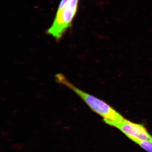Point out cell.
<instances>
[{"mask_svg": "<svg viewBox=\"0 0 152 152\" xmlns=\"http://www.w3.org/2000/svg\"><path fill=\"white\" fill-rule=\"evenodd\" d=\"M133 141L137 144L147 151L152 152V143L151 142L138 140H134Z\"/></svg>", "mask_w": 152, "mask_h": 152, "instance_id": "277c9868", "label": "cell"}, {"mask_svg": "<svg viewBox=\"0 0 152 152\" xmlns=\"http://www.w3.org/2000/svg\"><path fill=\"white\" fill-rule=\"evenodd\" d=\"M116 128L132 140L146 141L152 143V137L142 125L125 119Z\"/></svg>", "mask_w": 152, "mask_h": 152, "instance_id": "3957f363", "label": "cell"}, {"mask_svg": "<svg viewBox=\"0 0 152 152\" xmlns=\"http://www.w3.org/2000/svg\"><path fill=\"white\" fill-rule=\"evenodd\" d=\"M79 0H70L64 8L57 10L53 22L48 30V34L59 40L69 28L75 16Z\"/></svg>", "mask_w": 152, "mask_h": 152, "instance_id": "7a4b0ae2", "label": "cell"}, {"mask_svg": "<svg viewBox=\"0 0 152 152\" xmlns=\"http://www.w3.org/2000/svg\"><path fill=\"white\" fill-rule=\"evenodd\" d=\"M55 80L58 83L65 86L75 93L93 111L101 116L107 124L116 127L125 119L121 114L108 104L74 86L62 74L56 75Z\"/></svg>", "mask_w": 152, "mask_h": 152, "instance_id": "6da1fadb", "label": "cell"}, {"mask_svg": "<svg viewBox=\"0 0 152 152\" xmlns=\"http://www.w3.org/2000/svg\"><path fill=\"white\" fill-rule=\"evenodd\" d=\"M70 0H61L60 3L59 5L58 6V10H61L64 8V7L66 5V4L68 3Z\"/></svg>", "mask_w": 152, "mask_h": 152, "instance_id": "5b68a950", "label": "cell"}]
</instances>
